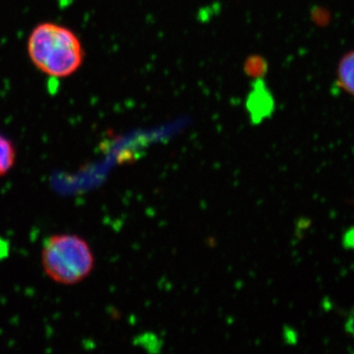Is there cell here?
Segmentation results:
<instances>
[{
	"label": "cell",
	"instance_id": "3",
	"mask_svg": "<svg viewBox=\"0 0 354 354\" xmlns=\"http://www.w3.org/2000/svg\"><path fill=\"white\" fill-rule=\"evenodd\" d=\"M337 83L344 92L354 97V50L349 51L339 60Z\"/></svg>",
	"mask_w": 354,
	"mask_h": 354
},
{
	"label": "cell",
	"instance_id": "4",
	"mask_svg": "<svg viewBox=\"0 0 354 354\" xmlns=\"http://www.w3.org/2000/svg\"><path fill=\"white\" fill-rule=\"evenodd\" d=\"M16 149L12 141L0 133V177L6 176L13 169Z\"/></svg>",
	"mask_w": 354,
	"mask_h": 354
},
{
	"label": "cell",
	"instance_id": "2",
	"mask_svg": "<svg viewBox=\"0 0 354 354\" xmlns=\"http://www.w3.org/2000/svg\"><path fill=\"white\" fill-rule=\"evenodd\" d=\"M41 264L48 278L60 285L81 283L94 270L95 257L88 242L75 234H55L46 239Z\"/></svg>",
	"mask_w": 354,
	"mask_h": 354
},
{
	"label": "cell",
	"instance_id": "1",
	"mask_svg": "<svg viewBox=\"0 0 354 354\" xmlns=\"http://www.w3.org/2000/svg\"><path fill=\"white\" fill-rule=\"evenodd\" d=\"M28 51L41 71L53 77H67L83 64V46L71 30L64 26L44 23L32 30Z\"/></svg>",
	"mask_w": 354,
	"mask_h": 354
}]
</instances>
